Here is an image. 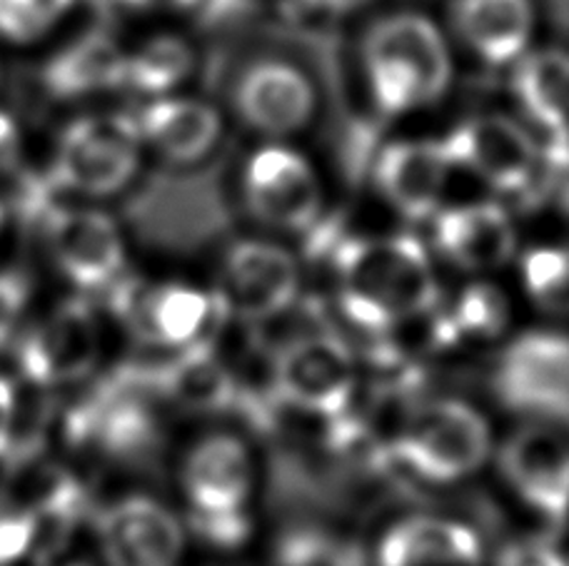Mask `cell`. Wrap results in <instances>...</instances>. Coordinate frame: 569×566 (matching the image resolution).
I'll list each match as a JSON object with an SVG mask.
<instances>
[{
    "instance_id": "1",
    "label": "cell",
    "mask_w": 569,
    "mask_h": 566,
    "mask_svg": "<svg viewBox=\"0 0 569 566\" xmlns=\"http://www.w3.org/2000/svg\"><path fill=\"white\" fill-rule=\"evenodd\" d=\"M312 245L330 252L338 307L352 327L390 332L435 312L440 302L432 260L422 242L408 232L392 235H338L315 225Z\"/></svg>"
},
{
    "instance_id": "2",
    "label": "cell",
    "mask_w": 569,
    "mask_h": 566,
    "mask_svg": "<svg viewBox=\"0 0 569 566\" xmlns=\"http://www.w3.org/2000/svg\"><path fill=\"white\" fill-rule=\"evenodd\" d=\"M360 70L372 105L385 118H405L440 103L452 88L450 40L430 16L395 10L360 36Z\"/></svg>"
},
{
    "instance_id": "3",
    "label": "cell",
    "mask_w": 569,
    "mask_h": 566,
    "mask_svg": "<svg viewBox=\"0 0 569 566\" xmlns=\"http://www.w3.org/2000/svg\"><path fill=\"white\" fill-rule=\"evenodd\" d=\"M158 402L148 365H120L68 407L63 417L66 442L118 467H150L162 449Z\"/></svg>"
},
{
    "instance_id": "4",
    "label": "cell",
    "mask_w": 569,
    "mask_h": 566,
    "mask_svg": "<svg viewBox=\"0 0 569 566\" xmlns=\"http://www.w3.org/2000/svg\"><path fill=\"white\" fill-rule=\"evenodd\" d=\"M492 449L490 422L457 397L412 404L385 444L392 464L432 487L470 479L485 467Z\"/></svg>"
},
{
    "instance_id": "5",
    "label": "cell",
    "mask_w": 569,
    "mask_h": 566,
    "mask_svg": "<svg viewBox=\"0 0 569 566\" xmlns=\"http://www.w3.org/2000/svg\"><path fill=\"white\" fill-rule=\"evenodd\" d=\"M180 489L190 529L212 547L232 549L248 539V502L256 492V457L232 432H210L186 452Z\"/></svg>"
},
{
    "instance_id": "6",
    "label": "cell",
    "mask_w": 569,
    "mask_h": 566,
    "mask_svg": "<svg viewBox=\"0 0 569 566\" xmlns=\"http://www.w3.org/2000/svg\"><path fill=\"white\" fill-rule=\"evenodd\" d=\"M142 148L133 115H80L58 135L48 175L60 192L113 198L138 178Z\"/></svg>"
},
{
    "instance_id": "7",
    "label": "cell",
    "mask_w": 569,
    "mask_h": 566,
    "mask_svg": "<svg viewBox=\"0 0 569 566\" xmlns=\"http://www.w3.org/2000/svg\"><path fill=\"white\" fill-rule=\"evenodd\" d=\"M272 394L288 407L338 422L358 390V362L332 330H308L282 342L270 367Z\"/></svg>"
},
{
    "instance_id": "8",
    "label": "cell",
    "mask_w": 569,
    "mask_h": 566,
    "mask_svg": "<svg viewBox=\"0 0 569 566\" xmlns=\"http://www.w3.org/2000/svg\"><path fill=\"white\" fill-rule=\"evenodd\" d=\"M103 330L93 302L70 297L43 317L20 327L13 340V357L30 387L56 390L83 382L100 360Z\"/></svg>"
},
{
    "instance_id": "9",
    "label": "cell",
    "mask_w": 569,
    "mask_h": 566,
    "mask_svg": "<svg viewBox=\"0 0 569 566\" xmlns=\"http://www.w3.org/2000/svg\"><path fill=\"white\" fill-rule=\"evenodd\" d=\"M440 140L455 170H467L500 195H530L542 183L540 143L532 130L512 115L465 118Z\"/></svg>"
},
{
    "instance_id": "10",
    "label": "cell",
    "mask_w": 569,
    "mask_h": 566,
    "mask_svg": "<svg viewBox=\"0 0 569 566\" xmlns=\"http://www.w3.org/2000/svg\"><path fill=\"white\" fill-rule=\"evenodd\" d=\"M108 310L138 345L180 352L206 340L218 307L212 292L188 282L120 277L106 290Z\"/></svg>"
},
{
    "instance_id": "11",
    "label": "cell",
    "mask_w": 569,
    "mask_h": 566,
    "mask_svg": "<svg viewBox=\"0 0 569 566\" xmlns=\"http://www.w3.org/2000/svg\"><path fill=\"white\" fill-rule=\"evenodd\" d=\"M300 295V262L272 240L242 237L222 252L212 292L222 315L242 325H266L284 315Z\"/></svg>"
},
{
    "instance_id": "12",
    "label": "cell",
    "mask_w": 569,
    "mask_h": 566,
    "mask_svg": "<svg viewBox=\"0 0 569 566\" xmlns=\"http://www.w3.org/2000/svg\"><path fill=\"white\" fill-rule=\"evenodd\" d=\"M242 205L260 225L305 235L322 220L325 190L300 150L270 140L252 150L240 180Z\"/></svg>"
},
{
    "instance_id": "13",
    "label": "cell",
    "mask_w": 569,
    "mask_h": 566,
    "mask_svg": "<svg viewBox=\"0 0 569 566\" xmlns=\"http://www.w3.org/2000/svg\"><path fill=\"white\" fill-rule=\"evenodd\" d=\"M492 392L507 410L547 422H569V335L530 330L502 350Z\"/></svg>"
},
{
    "instance_id": "14",
    "label": "cell",
    "mask_w": 569,
    "mask_h": 566,
    "mask_svg": "<svg viewBox=\"0 0 569 566\" xmlns=\"http://www.w3.org/2000/svg\"><path fill=\"white\" fill-rule=\"evenodd\" d=\"M36 230L50 262L73 287L106 292L126 275V240L108 212L58 202Z\"/></svg>"
},
{
    "instance_id": "15",
    "label": "cell",
    "mask_w": 569,
    "mask_h": 566,
    "mask_svg": "<svg viewBox=\"0 0 569 566\" xmlns=\"http://www.w3.org/2000/svg\"><path fill=\"white\" fill-rule=\"evenodd\" d=\"M232 113L252 133L284 140L302 133L318 113V88L305 70L282 55H256L230 83Z\"/></svg>"
},
{
    "instance_id": "16",
    "label": "cell",
    "mask_w": 569,
    "mask_h": 566,
    "mask_svg": "<svg viewBox=\"0 0 569 566\" xmlns=\"http://www.w3.org/2000/svg\"><path fill=\"white\" fill-rule=\"evenodd\" d=\"M93 534L106 566H178L186 554V524L150 494L96 507Z\"/></svg>"
},
{
    "instance_id": "17",
    "label": "cell",
    "mask_w": 569,
    "mask_h": 566,
    "mask_svg": "<svg viewBox=\"0 0 569 566\" xmlns=\"http://www.w3.org/2000/svg\"><path fill=\"white\" fill-rule=\"evenodd\" d=\"M497 467L527 509L552 524L569 517V437L562 429L547 422L515 429L500 444Z\"/></svg>"
},
{
    "instance_id": "18",
    "label": "cell",
    "mask_w": 569,
    "mask_h": 566,
    "mask_svg": "<svg viewBox=\"0 0 569 566\" xmlns=\"http://www.w3.org/2000/svg\"><path fill=\"white\" fill-rule=\"evenodd\" d=\"M512 95L540 143L545 175L569 173V50L530 48L512 65Z\"/></svg>"
},
{
    "instance_id": "19",
    "label": "cell",
    "mask_w": 569,
    "mask_h": 566,
    "mask_svg": "<svg viewBox=\"0 0 569 566\" xmlns=\"http://www.w3.org/2000/svg\"><path fill=\"white\" fill-rule=\"evenodd\" d=\"M452 170L442 140L432 138H402L385 143L370 165L378 195L400 218L412 222L432 220L442 208Z\"/></svg>"
},
{
    "instance_id": "20",
    "label": "cell",
    "mask_w": 569,
    "mask_h": 566,
    "mask_svg": "<svg viewBox=\"0 0 569 566\" xmlns=\"http://www.w3.org/2000/svg\"><path fill=\"white\" fill-rule=\"evenodd\" d=\"M432 242L450 265L467 272H487L515 257L517 232L502 202L477 200L437 210Z\"/></svg>"
},
{
    "instance_id": "21",
    "label": "cell",
    "mask_w": 569,
    "mask_h": 566,
    "mask_svg": "<svg viewBox=\"0 0 569 566\" xmlns=\"http://www.w3.org/2000/svg\"><path fill=\"white\" fill-rule=\"evenodd\" d=\"M133 118L142 145H148L166 163L180 168L208 160L226 133L218 108L206 100L176 93L150 98V103Z\"/></svg>"
},
{
    "instance_id": "22",
    "label": "cell",
    "mask_w": 569,
    "mask_h": 566,
    "mask_svg": "<svg viewBox=\"0 0 569 566\" xmlns=\"http://www.w3.org/2000/svg\"><path fill=\"white\" fill-rule=\"evenodd\" d=\"M450 26L477 60L507 68L532 48L537 10L532 0H450Z\"/></svg>"
},
{
    "instance_id": "23",
    "label": "cell",
    "mask_w": 569,
    "mask_h": 566,
    "mask_svg": "<svg viewBox=\"0 0 569 566\" xmlns=\"http://www.w3.org/2000/svg\"><path fill=\"white\" fill-rule=\"evenodd\" d=\"M485 544L470 524L440 514H410L378 544V566H482Z\"/></svg>"
},
{
    "instance_id": "24",
    "label": "cell",
    "mask_w": 569,
    "mask_h": 566,
    "mask_svg": "<svg viewBox=\"0 0 569 566\" xmlns=\"http://www.w3.org/2000/svg\"><path fill=\"white\" fill-rule=\"evenodd\" d=\"M152 390L160 402L190 414H220L238 410L242 390L236 375L218 357L208 340L176 352V357L148 365Z\"/></svg>"
},
{
    "instance_id": "25",
    "label": "cell",
    "mask_w": 569,
    "mask_h": 566,
    "mask_svg": "<svg viewBox=\"0 0 569 566\" xmlns=\"http://www.w3.org/2000/svg\"><path fill=\"white\" fill-rule=\"evenodd\" d=\"M40 83L50 98L66 103L126 88V50L108 30H86L48 60Z\"/></svg>"
},
{
    "instance_id": "26",
    "label": "cell",
    "mask_w": 569,
    "mask_h": 566,
    "mask_svg": "<svg viewBox=\"0 0 569 566\" xmlns=\"http://www.w3.org/2000/svg\"><path fill=\"white\" fill-rule=\"evenodd\" d=\"M512 320V305L492 282H470L450 310L435 320V337L440 345L460 340H497L505 335Z\"/></svg>"
},
{
    "instance_id": "27",
    "label": "cell",
    "mask_w": 569,
    "mask_h": 566,
    "mask_svg": "<svg viewBox=\"0 0 569 566\" xmlns=\"http://www.w3.org/2000/svg\"><path fill=\"white\" fill-rule=\"evenodd\" d=\"M196 70V50L186 38L158 33L126 53V88L160 98L176 93Z\"/></svg>"
},
{
    "instance_id": "28",
    "label": "cell",
    "mask_w": 569,
    "mask_h": 566,
    "mask_svg": "<svg viewBox=\"0 0 569 566\" xmlns=\"http://www.w3.org/2000/svg\"><path fill=\"white\" fill-rule=\"evenodd\" d=\"M522 285L537 310L569 317V245H537L520 260Z\"/></svg>"
},
{
    "instance_id": "29",
    "label": "cell",
    "mask_w": 569,
    "mask_h": 566,
    "mask_svg": "<svg viewBox=\"0 0 569 566\" xmlns=\"http://www.w3.org/2000/svg\"><path fill=\"white\" fill-rule=\"evenodd\" d=\"M76 0H0V38L13 46H30L48 36Z\"/></svg>"
},
{
    "instance_id": "30",
    "label": "cell",
    "mask_w": 569,
    "mask_h": 566,
    "mask_svg": "<svg viewBox=\"0 0 569 566\" xmlns=\"http://www.w3.org/2000/svg\"><path fill=\"white\" fill-rule=\"evenodd\" d=\"M276 566H362L360 552L320 529H292L278 542Z\"/></svg>"
},
{
    "instance_id": "31",
    "label": "cell",
    "mask_w": 569,
    "mask_h": 566,
    "mask_svg": "<svg viewBox=\"0 0 569 566\" xmlns=\"http://www.w3.org/2000/svg\"><path fill=\"white\" fill-rule=\"evenodd\" d=\"M38 539V517L23 502L0 487V566L28 557Z\"/></svg>"
},
{
    "instance_id": "32",
    "label": "cell",
    "mask_w": 569,
    "mask_h": 566,
    "mask_svg": "<svg viewBox=\"0 0 569 566\" xmlns=\"http://www.w3.org/2000/svg\"><path fill=\"white\" fill-rule=\"evenodd\" d=\"M33 282L23 270H0V352L10 350L23 327Z\"/></svg>"
},
{
    "instance_id": "33",
    "label": "cell",
    "mask_w": 569,
    "mask_h": 566,
    "mask_svg": "<svg viewBox=\"0 0 569 566\" xmlns=\"http://www.w3.org/2000/svg\"><path fill=\"white\" fill-rule=\"evenodd\" d=\"M495 566H569L562 552L540 537H525L502 544Z\"/></svg>"
},
{
    "instance_id": "34",
    "label": "cell",
    "mask_w": 569,
    "mask_h": 566,
    "mask_svg": "<svg viewBox=\"0 0 569 566\" xmlns=\"http://www.w3.org/2000/svg\"><path fill=\"white\" fill-rule=\"evenodd\" d=\"M18 417V392L8 377H0V459L6 457L13 439V427Z\"/></svg>"
},
{
    "instance_id": "35",
    "label": "cell",
    "mask_w": 569,
    "mask_h": 566,
    "mask_svg": "<svg viewBox=\"0 0 569 566\" xmlns=\"http://www.w3.org/2000/svg\"><path fill=\"white\" fill-rule=\"evenodd\" d=\"M20 160V128L13 115L0 110V170H13Z\"/></svg>"
},
{
    "instance_id": "36",
    "label": "cell",
    "mask_w": 569,
    "mask_h": 566,
    "mask_svg": "<svg viewBox=\"0 0 569 566\" xmlns=\"http://www.w3.org/2000/svg\"><path fill=\"white\" fill-rule=\"evenodd\" d=\"M370 0H292V6L300 10V13L310 16H325V18H340L355 13V10L362 8Z\"/></svg>"
},
{
    "instance_id": "37",
    "label": "cell",
    "mask_w": 569,
    "mask_h": 566,
    "mask_svg": "<svg viewBox=\"0 0 569 566\" xmlns=\"http://www.w3.org/2000/svg\"><path fill=\"white\" fill-rule=\"evenodd\" d=\"M126 10H190L200 8L202 0H110Z\"/></svg>"
},
{
    "instance_id": "38",
    "label": "cell",
    "mask_w": 569,
    "mask_h": 566,
    "mask_svg": "<svg viewBox=\"0 0 569 566\" xmlns=\"http://www.w3.org/2000/svg\"><path fill=\"white\" fill-rule=\"evenodd\" d=\"M3 228H6V205L0 202V235H3Z\"/></svg>"
}]
</instances>
